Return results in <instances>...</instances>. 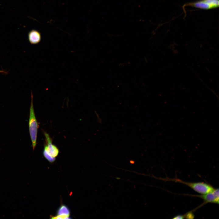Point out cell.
Masks as SVG:
<instances>
[{
    "label": "cell",
    "mask_w": 219,
    "mask_h": 219,
    "mask_svg": "<svg viewBox=\"0 0 219 219\" xmlns=\"http://www.w3.org/2000/svg\"><path fill=\"white\" fill-rule=\"evenodd\" d=\"M39 126L36 118L33 103V96L31 93V102L29 121V131L32 143L33 150L36 146L38 129Z\"/></svg>",
    "instance_id": "obj_1"
},
{
    "label": "cell",
    "mask_w": 219,
    "mask_h": 219,
    "mask_svg": "<svg viewBox=\"0 0 219 219\" xmlns=\"http://www.w3.org/2000/svg\"><path fill=\"white\" fill-rule=\"evenodd\" d=\"M176 182L183 183L193 190L201 194H204L213 191L214 189L211 185L204 182H188L179 179H170Z\"/></svg>",
    "instance_id": "obj_2"
},
{
    "label": "cell",
    "mask_w": 219,
    "mask_h": 219,
    "mask_svg": "<svg viewBox=\"0 0 219 219\" xmlns=\"http://www.w3.org/2000/svg\"><path fill=\"white\" fill-rule=\"evenodd\" d=\"M186 5L198 9L208 10L218 8L219 5V0H199L189 3Z\"/></svg>",
    "instance_id": "obj_3"
},
{
    "label": "cell",
    "mask_w": 219,
    "mask_h": 219,
    "mask_svg": "<svg viewBox=\"0 0 219 219\" xmlns=\"http://www.w3.org/2000/svg\"><path fill=\"white\" fill-rule=\"evenodd\" d=\"M219 189H214L212 191L203 195H196L203 199L206 203H213L219 204Z\"/></svg>",
    "instance_id": "obj_4"
},
{
    "label": "cell",
    "mask_w": 219,
    "mask_h": 219,
    "mask_svg": "<svg viewBox=\"0 0 219 219\" xmlns=\"http://www.w3.org/2000/svg\"><path fill=\"white\" fill-rule=\"evenodd\" d=\"M44 133L47 143L44 147V150L53 157L56 158L59 154V150L56 146L52 144V139L48 134L45 132Z\"/></svg>",
    "instance_id": "obj_5"
},
{
    "label": "cell",
    "mask_w": 219,
    "mask_h": 219,
    "mask_svg": "<svg viewBox=\"0 0 219 219\" xmlns=\"http://www.w3.org/2000/svg\"><path fill=\"white\" fill-rule=\"evenodd\" d=\"M28 38L30 43L32 44H36L41 41V36L40 33L38 30L33 29L28 33Z\"/></svg>",
    "instance_id": "obj_6"
},
{
    "label": "cell",
    "mask_w": 219,
    "mask_h": 219,
    "mask_svg": "<svg viewBox=\"0 0 219 219\" xmlns=\"http://www.w3.org/2000/svg\"><path fill=\"white\" fill-rule=\"evenodd\" d=\"M57 213V215H65L70 216V211L67 206L62 205L58 208Z\"/></svg>",
    "instance_id": "obj_7"
},
{
    "label": "cell",
    "mask_w": 219,
    "mask_h": 219,
    "mask_svg": "<svg viewBox=\"0 0 219 219\" xmlns=\"http://www.w3.org/2000/svg\"><path fill=\"white\" fill-rule=\"evenodd\" d=\"M43 154L44 157L47 159L49 162H52L55 160V158L52 156L46 151L43 150Z\"/></svg>",
    "instance_id": "obj_8"
},
{
    "label": "cell",
    "mask_w": 219,
    "mask_h": 219,
    "mask_svg": "<svg viewBox=\"0 0 219 219\" xmlns=\"http://www.w3.org/2000/svg\"><path fill=\"white\" fill-rule=\"evenodd\" d=\"M70 216L65 215H57L55 216H52L51 218L52 219H70Z\"/></svg>",
    "instance_id": "obj_9"
},
{
    "label": "cell",
    "mask_w": 219,
    "mask_h": 219,
    "mask_svg": "<svg viewBox=\"0 0 219 219\" xmlns=\"http://www.w3.org/2000/svg\"><path fill=\"white\" fill-rule=\"evenodd\" d=\"M185 215H177L175 217H173L172 218L174 219H184L185 218Z\"/></svg>",
    "instance_id": "obj_10"
},
{
    "label": "cell",
    "mask_w": 219,
    "mask_h": 219,
    "mask_svg": "<svg viewBox=\"0 0 219 219\" xmlns=\"http://www.w3.org/2000/svg\"><path fill=\"white\" fill-rule=\"evenodd\" d=\"M185 217H186V218H193V217H194V216L192 213H189L185 215Z\"/></svg>",
    "instance_id": "obj_11"
},
{
    "label": "cell",
    "mask_w": 219,
    "mask_h": 219,
    "mask_svg": "<svg viewBox=\"0 0 219 219\" xmlns=\"http://www.w3.org/2000/svg\"><path fill=\"white\" fill-rule=\"evenodd\" d=\"M0 73L7 74V72L6 71H4V70H0Z\"/></svg>",
    "instance_id": "obj_12"
}]
</instances>
